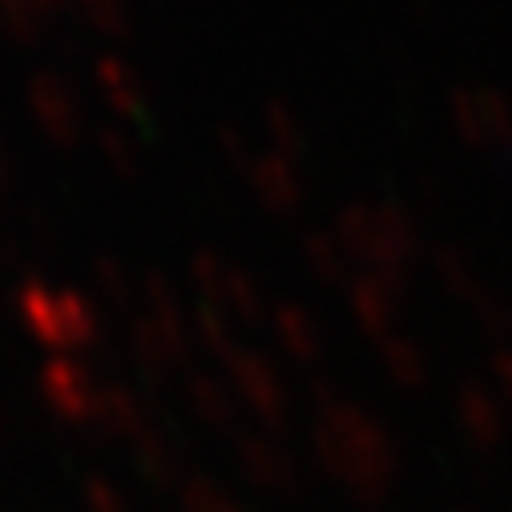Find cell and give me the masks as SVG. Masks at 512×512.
Wrapping results in <instances>:
<instances>
[{"instance_id":"cell-3","label":"cell","mask_w":512,"mask_h":512,"mask_svg":"<svg viewBox=\"0 0 512 512\" xmlns=\"http://www.w3.org/2000/svg\"><path fill=\"white\" fill-rule=\"evenodd\" d=\"M93 77H97V85H101V97H105L121 117H134V121H146V117H150L142 77H138L130 65H125L121 57H97V61H93Z\"/></svg>"},{"instance_id":"cell-9","label":"cell","mask_w":512,"mask_h":512,"mask_svg":"<svg viewBox=\"0 0 512 512\" xmlns=\"http://www.w3.org/2000/svg\"><path fill=\"white\" fill-rule=\"evenodd\" d=\"M452 121H456V130H460V138H464L468 146H476V150H488V134H484V113H480V101H476V93H468V89H456V93H452Z\"/></svg>"},{"instance_id":"cell-4","label":"cell","mask_w":512,"mask_h":512,"mask_svg":"<svg viewBox=\"0 0 512 512\" xmlns=\"http://www.w3.org/2000/svg\"><path fill=\"white\" fill-rule=\"evenodd\" d=\"M69 0H0V29L21 45H37Z\"/></svg>"},{"instance_id":"cell-8","label":"cell","mask_w":512,"mask_h":512,"mask_svg":"<svg viewBox=\"0 0 512 512\" xmlns=\"http://www.w3.org/2000/svg\"><path fill=\"white\" fill-rule=\"evenodd\" d=\"M97 146L109 162V170L117 178H138L142 174V154L138 146L130 142V134H121V130H97Z\"/></svg>"},{"instance_id":"cell-7","label":"cell","mask_w":512,"mask_h":512,"mask_svg":"<svg viewBox=\"0 0 512 512\" xmlns=\"http://www.w3.org/2000/svg\"><path fill=\"white\" fill-rule=\"evenodd\" d=\"M480 113H484V134H488V150L504 154L512 150V105L500 89H480L476 93Z\"/></svg>"},{"instance_id":"cell-13","label":"cell","mask_w":512,"mask_h":512,"mask_svg":"<svg viewBox=\"0 0 512 512\" xmlns=\"http://www.w3.org/2000/svg\"><path fill=\"white\" fill-rule=\"evenodd\" d=\"M408 5H412L420 17H428V13H432V0H408Z\"/></svg>"},{"instance_id":"cell-10","label":"cell","mask_w":512,"mask_h":512,"mask_svg":"<svg viewBox=\"0 0 512 512\" xmlns=\"http://www.w3.org/2000/svg\"><path fill=\"white\" fill-rule=\"evenodd\" d=\"M218 150H222V158H226L230 166H238V170H246V174H250L254 158H259V154L250 150V142H246V134L238 130V125H222V130H218Z\"/></svg>"},{"instance_id":"cell-6","label":"cell","mask_w":512,"mask_h":512,"mask_svg":"<svg viewBox=\"0 0 512 512\" xmlns=\"http://www.w3.org/2000/svg\"><path fill=\"white\" fill-rule=\"evenodd\" d=\"M69 5L101 37H117V41H130L134 37V17H130V9H125V0H69Z\"/></svg>"},{"instance_id":"cell-11","label":"cell","mask_w":512,"mask_h":512,"mask_svg":"<svg viewBox=\"0 0 512 512\" xmlns=\"http://www.w3.org/2000/svg\"><path fill=\"white\" fill-rule=\"evenodd\" d=\"M339 246H343V242L331 238V234H311V238H307V254L315 259V267L327 271V275L339 271V259H343V250H339Z\"/></svg>"},{"instance_id":"cell-12","label":"cell","mask_w":512,"mask_h":512,"mask_svg":"<svg viewBox=\"0 0 512 512\" xmlns=\"http://www.w3.org/2000/svg\"><path fill=\"white\" fill-rule=\"evenodd\" d=\"M9 190H13V162H9L5 146H0V202L9 198Z\"/></svg>"},{"instance_id":"cell-2","label":"cell","mask_w":512,"mask_h":512,"mask_svg":"<svg viewBox=\"0 0 512 512\" xmlns=\"http://www.w3.org/2000/svg\"><path fill=\"white\" fill-rule=\"evenodd\" d=\"M246 178H250L254 194H259V202L275 214H291L303 206V178H299L295 162L283 154H259Z\"/></svg>"},{"instance_id":"cell-5","label":"cell","mask_w":512,"mask_h":512,"mask_svg":"<svg viewBox=\"0 0 512 512\" xmlns=\"http://www.w3.org/2000/svg\"><path fill=\"white\" fill-rule=\"evenodd\" d=\"M263 125H267V138H271L275 154H283V158H303L307 154L303 121L295 117V109L287 101H271L267 113H263Z\"/></svg>"},{"instance_id":"cell-1","label":"cell","mask_w":512,"mask_h":512,"mask_svg":"<svg viewBox=\"0 0 512 512\" xmlns=\"http://www.w3.org/2000/svg\"><path fill=\"white\" fill-rule=\"evenodd\" d=\"M25 93H29V109L37 117V125H41V134L53 146L73 150L85 138V113H81L73 89L57 73H33Z\"/></svg>"}]
</instances>
